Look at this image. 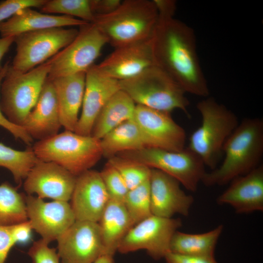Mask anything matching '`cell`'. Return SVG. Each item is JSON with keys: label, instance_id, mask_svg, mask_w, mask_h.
<instances>
[{"label": "cell", "instance_id": "4fadbf2b", "mask_svg": "<svg viewBox=\"0 0 263 263\" xmlns=\"http://www.w3.org/2000/svg\"><path fill=\"white\" fill-rule=\"evenodd\" d=\"M57 241L60 263H93L104 254L98 223L76 220Z\"/></svg>", "mask_w": 263, "mask_h": 263}, {"label": "cell", "instance_id": "d6a6232c", "mask_svg": "<svg viewBox=\"0 0 263 263\" xmlns=\"http://www.w3.org/2000/svg\"><path fill=\"white\" fill-rule=\"evenodd\" d=\"M100 173L110 200L124 203L129 189L118 171L107 162Z\"/></svg>", "mask_w": 263, "mask_h": 263}, {"label": "cell", "instance_id": "cb8c5ba5", "mask_svg": "<svg viewBox=\"0 0 263 263\" xmlns=\"http://www.w3.org/2000/svg\"><path fill=\"white\" fill-rule=\"evenodd\" d=\"M98 224L103 246V254L114 256L118 246L134 225L123 203L110 200Z\"/></svg>", "mask_w": 263, "mask_h": 263}, {"label": "cell", "instance_id": "f1b7e54d", "mask_svg": "<svg viewBox=\"0 0 263 263\" xmlns=\"http://www.w3.org/2000/svg\"><path fill=\"white\" fill-rule=\"evenodd\" d=\"M38 160L31 146L19 150L0 143V167L10 171L19 186Z\"/></svg>", "mask_w": 263, "mask_h": 263}, {"label": "cell", "instance_id": "4dcf8cb0", "mask_svg": "<svg viewBox=\"0 0 263 263\" xmlns=\"http://www.w3.org/2000/svg\"><path fill=\"white\" fill-rule=\"evenodd\" d=\"M108 162L118 171L129 190L150 179L151 169L140 162L119 155L109 158Z\"/></svg>", "mask_w": 263, "mask_h": 263}, {"label": "cell", "instance_id": "7c38bea8", "mask_svg": "<svg viewBox=\"0 0 263 263\" xmlns=\"http://www.w3.org/2000/svg\"><path fill=\"white\" fill-rule=\"evenodd\" d=\"M133 119L140 129L146 148L173 151L185 148V131L173 119L170 113L136 105Z\"/></svg>", "mask_w": 263, "mask_h": 263}, {"label": "cell", "instance_id": "5bb4252c", "mask_svg": "<svg viewBox=\"0 0 263 263\" xmlns=\"http://www.w3.org/2000/svg\"><path fill=\"white\" fill-rule=\"evenodd\" d=\"M25 200L32 229L48 243L57 240L76 221L68 202H46L33 195H25Z\"/></svg>", "mask_w": 263, "mask_h": 263}, {"label": "cell", "instance_id": "52a82bcc", "mask_svg": "<svg viewBox=\"0 0 263 263\" xmlns=\"http://www.w3.org/2000/svg\"><path fill=\"white\" fill-rule=\"evenodd\" d=\"M50 69L48 60L26 72L15 70L9 64L0 87V108L11 123L22 127L39 97Z\"/></svg>", "mask_w": 263, "mask_h": 263}, {"label": "cell", "instance_id": "1f68e13d", "mask_svg": "<svg viewBox=\"0 0 263 263\" xmlns=\"http://www.w3.org/2000/svg\"><path fill=\"white\" fill-rule=\"evenodd\" d=\"M40 10L45 14H62L89 23L94 19L90 0H46Z\"/></svg>", "mask_w": 263, "mask_h": 263}, {"label": "cell", "instance_id": "8992f818", "mask_svg": "<svg viewBox=\"0 0 263 263\" xmlns=\"http://www.w3.org/2000/svg\"><path fill=\"white\" fill-rule=\"evenodd\" d=\"M120 88L136 105L169 113L179 109L188 115L186 92L168 74L151 66L131 78L119 81Z\"/></svg>", "mask_w": 263, "mask_h": 263}, {"label": "cell", "instance_id": "f546056e", "mask_svg": "<svg viewBox=\"0 0 263 263\" xmlns=\"http://www.w3.org/2000/svg\"><path fill=\"white\" fill-rule=\"evenodd\" d=\"M123 203L134 225L151 215L150 179L130 189Z\"/></svg>", "mask_w": 263, "mask_h": 263}, {"label": "cell", "instance_id": "2e32d148", "mask_svg": "<svg viewBox=\"0 0 263 263\" xmlns=\"http://www.w3.org/2000/svg\"><path fill=\"white\" fill-rule=\"evenodd\" d=\"M120 89L119 81L104 75L96 64L90 67L86 72L82 111L75 132L91 135L100 111L112 95Z\"/></svg>", "mask_w": 263, "mask_h": 263}, {"label": "cell", "instance_id": "7bdbcfd3", "mask_svg": "<svg viewBox=\"0 0 263 263\" xmlns=\"http://www.w3.org/2000/svg\"><path fill=\"white\" fill-rule=\"evenodd\" d=\"M113 255L103 254L93 263H114Z\"/></svg>", "mask_w": 263, "mask_h": 263}, {"label": "cell", "instance_id": "f35d334b", "mask_svg": "<svg viewBox=\"0 0 263 263\" xmlns=\"http://www.w3.org/2000/svg\"><path fill=\"white\" fill-rule=\"evenodd\" d=\"M166 263H218L215 258L187 256L169 252L164 258Z\"/></svg>", "mask_w": 263, "mask_h": 263}, {"label": "cell", "instance_id": "d6986e66", "mask_svg": "<svg viewBox=\"0 0 263 263\" xmlns=\"http://www.w3.org/2000/svg\"><path fill=\"white\" fill-rule=\"evenodd\" d=\"M71 200L76 221L98 223L110 200L100 172L89 169L77 176Z\"/></svg>", "mask_w": 263, "mask_h": 263}, {"label": "cell", "instance_id": "277c9868", "mask_svg": "<svg viewBox=\"0 0 263 263\" xmlns=\"http://www.w3.org/2000/svg\"><path fill=\"white\" fill-rule=\"evenodd\" d=\"M200 126L190 135L188 148L196 153L205 166L215 169L220 160L224 145L239 124L236 114L212 97L199 102Z\"/></svg>", "mask_w": 263, "mask_h": 263}, {"label": "cell", "instance_id": "74e56055", "mask_svg": "<svg viewBox=\"0 0 263 263\" xmlns=\"http://www.w3.org/2000/svg\"><path fill=\"white\" fill-rule=\"evenodd\" d=\"M121 2L120 0H90V5L94 16H101L113 12Z\"/></svg>", "mask_w": 263, "mask_h": 263}, {"label": "cell", "instance_id": "30bf717a", "mask_svg": "<svg viewBox=\"0 0 263 263\" xmlns=\"http://www.w3.org/2000/svg\"><path fill=\"white\" fill-rule=\"evenodd\" d=\"M74 39L48 61L50 69L47 79L86 73L100 55L107 40L93 23L80 26Z\"/></svg>", "mask_w": 263, "mask_h": 263}, {"label": "cell", "instance_id": "603a6c76", "mask_svg": "<svg viewBox=\"0 0 263 263\" xmlns=\"http://www.w3.org/2000/svg\"><path fill=\"white\" fill-rule=\"evenodd\" d=\"M88 23L71 16L42 13L27 8L0 23V34L1 37H15L27 32L65 26L80 27Z\"/></svg>", "mask_w": 263, "mask_h": 263}, {"label": "cell", "instance_id": "7a4b0ae2", "mask_svg": "<svg viewBox=\"0 0 263 263\" xmlns=\"http://www.w3.org/2000/svg\"><path fill=\"white\" fill-rule=\"evenodd\" d=\"M222 164L206 172L202 180L207 187L223 186L259 166L263 155V120L246 118L225 141Z\"/></svg>", "mask_w": 263, "mask_h": 263}, {"label": "cell", "instance_id": "5b68a950", "mask_svg": "<svg viewBox=\"0 0 263 263\" xmlns=\"http://www.w3.org/2000/svg\"><path fill=\"white\" fill-rule=\"evenodd\" d=\"M40 161L55 163L75 176L91 169L103 156L100 140L66 131L32 147Z\"/></svg>", "mask_w": 263, "mask_h": 263}, {"label": "cell", "instance_id": "9a60e30c", "mask_svg": "<svg viewBox=\"0 0 263 263\" xmlns=\"http://www.w3.org/2000/svg\"><path fill=\"white\" fill-rule=\"evenodd\" d=\"M76 179V176L60 166L39 160L25 178L23 188L27 195L68 202Z\"/></svg>", "mask_w": 263, "mask_h": 263}, {"label": "cell", "instance_id": "484cf974", "mask_svg": "<svg viewBox=\"0 0 263 263\" xmlns=\"http://www.w3.org/2000/svg\"><path fill=\"white\" fill-rule=\"evenodd\" d=\"M224 230L220 225L207 232L188 233L177 230L170 244V252L187 256L215 258L218 240Z\"/></svg>", "mask_w": 263, "mask_h": 263}, {"label": "cell", "instance_id": "b9f144b4", "mask_svg": "<svg viewBox=\"0 0 263 263\" xmlns=\"http://www.w3.org/2000/svg\"><path fill=\"white\" fill-rule=\"evenodd\" d=\"M15 37H7L0 38V70L2 68L1 60L8 52L12 44L14 42Z\"/></svg>", "mask_w": 263, "mask_h": 263}, {"label": "cell", "instance_id": "9c48e42d", "mask_svg": "<svg viewBox=\"0 0 263 263\" xmlns=\"http://www.w3.org/2000/svg\"><path fill=\"white\" fill-rule=\"evenodd\" d=\"M75 28L56 27L21 33L15 37L16 53L12 68L26 72L44 63L76 37Z\"/></svg>", "mask_w": 263, "mask_h": 263}, {"label": "cell", "instance_id": "836d02e7", "mask_svg": "<svg viewBox=\"0 0 263 263\" xmlns=\"http://www.w3.org/2000/svg\"><path fill=\"white\" fill-rule=\"evenodd\" d=\"M42 239L35 241L28 252L32 263H60L56 249Z\"/></svg>", "mask_w": 263, "mask_h": 263}, {"label": "cell", "instance_id": "3957f363", "mask_svg": "<svg viewBox=\"0 0 263 263\" xmlns=\"http://www.w3.org/2000/svg\"><path fill=\"white\" fill-rule=\"evenodd\" d=\"M158 20L153 0H125L110 14L92 22L115 48L150 39Z\"/></svg>", "mask_w": 263, "mask_h": 263}, {"label": "cell", "instance_id": "8fae6325", "mask_svg": "<svg viewBox=\"0 0 263 263\" xmlns=\"http://www.w3.org/2000/svg\"><path fill=\"white\" fill-rule=\"evenodd\" d=\"M182 225L179 218L151 215L133 225L120 242L117 251L126 254L145 250L155 260L164 258L176 231Z\"/></svg>", "mask_w": 263, "mask_h": 263}, {"label": "cell", "instance_id": "e575fe53", "mask_svg": "<svg viewBox=\"0 0 263 263\" xmlns=\"http://www.w3.org/2000/svg\"><path fill=\"white\" fill-rule=\"evenodd\" d=\"M46 0H6L0 2V23L27 8H41Z\"/></svg>", "mask_w": 263, "mask_h": 263}, {"label": "cell", "instance_id": "44dd1931", "mask_svg": "<svg viewBox=\"0 0 263 263\" xmlns=\"http://www.w3.org/2000/svg\"><path fill=\"white\" fill-rule=\"evenodd\" d=\"M22 127L33 139L44 140L57 133L62 127L55 90L46 80L39 97Z\"/></svg>", "mask_w": 263, "mask_h": 263}, {"label": "cell", "instance_id": "8d00e7d4", "mask_svg": "<svg viewBox=\"0 0 263 263\" xmlns=\"http://www.w3.org/2000/svg\"><path fill=\"white\" fill-rule=\"evenodd\" d=\"M17 243L11 226L0 225V263H5L12 247Z\"/></svg>", "mask_w": 263, "mask_h": 263}, {"label": "cell", "instance_id": "ba28073f", "mask_svg": "<svg viewBox=\"0 0 263 263\" xmlns=\"http://www.w3.org/2000/svg\"><path fill=\"white\" fill-rule=\"evenodd\" d=\"M116 155L140 162L176 179L188 190L197 191L206 171L201 158L188 148L179 151L144 148Z\"/></svg>", "mask_w": 263, "mask_h": 263}, {"label": "cell", "instance_id": "ac0fdd59", "mask_svg": "<svg viewBox=\"0 0 263 263\" xmlns=\"http://www.w3.org/2000/svg\"><path fill=\"white\" fill-rule=\"evenodd\" d=\"M96 65L104 75L119 81L133 77L155 66L150 39L116 48Z\"/></svg>", "mask_w": 263, "mask_h": 263}, {"label": "cell", "instance_id": "d4e9b609", "mask_svg": "<svg viewBox=\"0 0 263 263\" xmlns=\"http://www.w3.org/2000/svg\"><path fill=\"white\" fill-rule=\"evenodd\" d=\"M136 104L120 89L113 94L99 113L91 135L100 140L107 133L122 123L133 118Z\"/></svg>", "mask_w": 263, "mask_h": 263}, {"label": "cell", "instance_id": "4316f807", "mask_svg": "<svg viewBox=\"0 0 263 263\" xmlns=\"http://www.w3.org/2000/svg\"><path fill=\"white\" fill-rule=\"evenodd\" d=\"M103 156L108 159L120 153L146 148L140 129L132 119L116 127L100 139Z\"/></svg>", "mask_w": 263, "mask_h": 263}, {"label": "cell", "instance_id": "7402d4cb", "mask_svg": "<svg viewBox=\"0 0 263 263\" xmlns=\"http://www.w3.org/2000/svg\"><path fill=\"white\" fill-rule=\"evenodd\" d=\"M85 75L86 73H80L51 80L56 95L61 124L66 131L75 132L83 102Z\"/></svg>", "mask_w": 263, "mask_h": 263}, {"label": "cell", "instance_id": "60d3db41", "mask_svg": "<svg viewBox=\"0 0 263 263\" xmlns=\"http://www.w3.org/2000/svg\"><path fill=\"white\" fill-rule=\"evenodd\" d=\"M157 8L158 16L174 17L176 10V2L172 0H153Z\"/></svg>", "mask_w": 263, "mask_h": 263}, {"label": "cell", "instance_id": "d590c367", "mask_svg": "<svg viewBox=\"0 0 263 263\" xmlns=\"http://www.w3.org/2000/svg\"><path fill=\"white\" fill-rule=\"evenodd\" d=\"M9 65L7 61L0 70V87ZM0 126L8 131L16 139H20L27 145L31 146L33 139L22 127L9 121L2 113L0 108Z\"/></svg>", "mask_w": 263, "mask_h": 263}, {"label": "cell", "instance_id": "ab89813d", "mask_svg": "<svg viewBox=\"0 0 263 263\" xmlns=\"http://www.w3.org/2000/svg\"><path fill=\"white\" fill-rule=\"evenodd\" d=\"M11 226L14 237L17 243L26 242L29 240L31 230L33 229L31 223L28 220Z\"/></svg>", "mask_w": 263, "mask_h": 263}, {"label": "cell", "instance_id": "83f0119b", "mask_svg": "<svg viewBox=\"0 0 263 263\" xmlns=\"http://www.w3.org/2000/svg\"><path fill=\"white\" fill-rule=\"evenodd\" d=\"M25 195L5 182L0 185V225L9 226L28 221Z\"/></svg>", "mask_w": 263, "mask_h": 263}, {"label": "cell", "instance_id": "ffe728a7", "mask_svg": "<svg viewBox=\"0 0 263 263\" xmlns=\"http://www.w3.org/2000/svg\"><path fill=\"white\" fill-rule=\"evenodd\" d=\"M218 205L231 206L239 214L263 210V166L230 182L217 198Z\"/></svg>", "mask_w": 263, "mask_h": 263}, {"label": "cell", "instance_id": "6da1fadb", "mask_svg": "<svg viewBox=\"0 0 263 263\" xmlns=\"http://www.w3.org/2000/svg\"><path fill=\"white\" fill-rule=\"evenodd\" d=\"M155 66L187 93L207 97L209 90L196 51L195 34L174 17H159L150 38Z\"/></svg>", "mask_w": 263, "mask_h": 263}, {"label": "cell", "instance_id": "e0dca14e", "mask_svg": "<svg viewBox=\"0 0 263 263\" xmlns=\"http://www.w3.org/2000/svg\"><path fill=\"white\" fill-rule=\"evenodd\" d=\"M150 185L152 215L168 218L176 214L184 216L189 215L194 198L181 188V184L176 179L160 170L151 169Z\"/></svg>", "mask_w": 263, "mask_h": 263}]
</instances>
